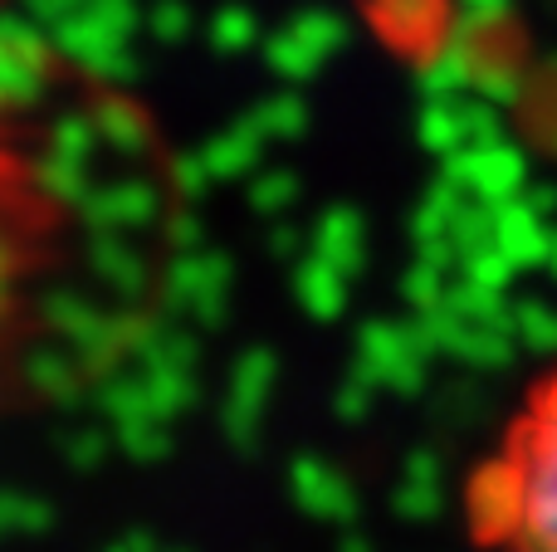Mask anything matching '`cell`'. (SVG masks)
I'll return each mask as SVG.
<instances>
[{
	"label": "cell",
	"instance_id": "cell-11",
	"mask_svg": "<svg viewBox=\"0 0 557 552\" xmlns=\"http://www.w3.org/2000/svg\"><path fill=\"white\" fill-rule=\"evenodd\" d=\"M401 293H406V303H411V313L441 309L445 293H450V269H441V264H431V260H416L411 269L401 274Z\"/></svg>",
	"mask_w": 557,
	"mask_h": 552
},
{
	"label": "cell",
	"instance_id": "cell-9",
	"mask_svg": "<svg viewBox=\"0 0 557 552\" xmlns=\"http://www.w3.org/2000/svg\"><path fill=\"white\" fill-rule=\"evenodd\" d=\"M509 333H513L519 348L543 352V357H548V352H557V309L553 303H543V299H513Z\"/></svg>",
	"mask_w": 557,
	"mask_h": 552
},
{
	"label": "cell",
	"instance_id": "cell-17",
	"mask_svg": "<svg viewBox=\"0 0 557 552\" xmlns=\"http://www.w3.org/2000/svg\"><path fill=\"white\" fill-rule=\"evenodd\" d=\"M294 240H298V235H294V230H278V235H274V244H278V254H288V244H294Z\"/></svg>",
	"mask_w": 557,
	"mask_h": 552
},
{
	"label": "cell",
	"instance_id": "cell-1",
	"mask_svg": "<svg viewBox=\"0 0 557 552\" xmlns=\"http://www.w3.org/2000/svg\"><path fill=\"white\" fill-rule=\"evenodd\" d=\"M513 455H519L523 485H529L523 524L513 534V543H519V552H557V391L553 387L539 391Z\"/></svg>",
	"mask_w": 557,
	"mask_h": 552
},
{
	"label": "cell",
	"instance_id": "cell-3",
	"mask_svg": "<svg viewBox=\"0 0 557 552\" xmlns=\"http://www.w3.org/2000/svg\"><path fill=\"white\" fill-rule=\"evenodd\" d=\"M523 465L519 455H499L490 465L474 469L470 489H465V514H470V528L484 538V543H509L523 524Z\"/></svg>",
	"mask_w": 557,
	"mask_h": 552
},
{
	"label": "cell",
	"instance_id": "cell-12",
	"mask_svg": "<svg viewBox=\"0 0 557 552\" xmlns=\"http://www.w3.org/2000/svg\"><path fill=\"white\" fill-rule=\"evenodd\" d=\"M372 397H376V387L352 372V377L337 387V421H367V411H372Z\"/></svg>",
	"mask_w": 557,
	"mask_h": 552
},
{
	"label": "cell",
	"instance_id": "cell-16",
	"mask_svg": "<svg viewBox=\"0 0 557 552\" xmlns=\"http://www.w3.org/2000/svg\"><path fill=\"white\" fill-rule=\"evenodd\" d=\"M523 201H529L533 211H543L548 221H557V191H533V196H523Z\"/></svg>",
	"mask_w": 557,
	"mask_h": 552
},
{
	"label": "cell",
	"instance_id": "cell-7",
	"mask_svg": "<svg viewBox=\"0 0 557 552\" xmlns=\"http://www.w3.org/2000/svg\"><path fill=\"white\" fill-rule=\"evenodd\" d=\"M294 289L304 313H313V323H337L347 313V299H352V274L327 264L323 254H308L294 274Z\"/></svg>",
	"mask_w": 557,
	"mask_h": 552
},
{
	"label": "cell",
	"instance_id": "cell-2",
	"mask_svg": "<svg viewBox=\"0 0 557 552\" xmlns=\"http://www.w3.org/2000/svg\"><path fill=\"white\" fill-rule=\"evenodd\" d=\"M431 357L435 352L425 348L421 328L416 323H367L357 328V357L352 372L367 377L376 391H401V397H416L431 381Z\"/></svg>",
	"mask_w": 557,
	"mask_h": 552
},
{
	"label": "cell",
	"instance_id": "cell-8",
	"mask_svg": "<svg viewBox=\"0 0 557 552\" xmlns=\"http://www.w3.org/2000/svg\"><path fill=\"white\" fill-rule=\"evenodd\" d=\"M313 254H323V260L337 264L343 274L362 269V264H367V221H362V211L333 205V211L318 215V225H313Z\"/></svg>",
	"mask_w": 557,
	"mask_h": 552
},
{
	"label": "cell",
	"instance_id": "cell-5",
	"mask_svg": "<svg viewBox=\"0 0 557 552\" xmlns=\"http://www.w3.org/2000/svg\"><path fill=\"white\" fill-rule=\"evenodd\" d=\"M553 225L543 211H533L529 201H504L494 205V244H499L504 254H509L519 269H539V264H548V244H553Z\"/></svg>",
	"mask_w": 557,
	"mask_h": 552
},
{
	"label": "cell",
	"instance_id": "cell-6",
	"mask_svg": "<svg viewBox=\"0 0 557 552\" xmlns=\"http://www.w3.org/2000/svg\"><path fill=\"white\" fill-rule=\"evenodd\" d=\"M450 181H460L470 196H480V201L490 205H504L513 201V196L523 191V156L519 152H480L470 156V162H455L450 166Z\"/></svg>",
	"mask_w": 557,
	"mask_h": 552
},
{
	"label": "cell",
	"instance_id": "cell-15",
	"mask_svg": "<svg viewBox=\"0 0 557 552\" xmlns=\"http://www.w3.org/2000/svg\"><path fill=\"white\" fill-rule=\"evenodd\" d=\"M337 552H372V538H367L357 524H347V534H343V543H337Z\"/></svg>",
	"mask_w": 557,
	"mask_h": 552
},
{
	"label": "cell",
	"instance_id": "cell-10",
	"mask_svg": "<svg viewBox=\"0 0 557 552\" xmlns=\"http://www.w3.org/2000/svg\"><path fill=\"white\" fill-rule=\"evenodd\" d=\"M392 509H396V518H406V524H431V518L445 509V485L441 479L401 475V485H396V494H392Z\"/></svg>",
	"mask_w": 557,
	"mask_h": 552
},
{
	"label": "cell",
	"instance_id": "cell-13",
	"mask_svg": "<svg viewBox=\"0 0 557 552\" xmlns=\"http://www.w3.org/2000/svg\"><path fill=\"white\" fill-rule=\"evenodd\" d=\"M401 475H411V479H441V485H445V460L435 455L431 446H421V450H411V455H406Z\"/></svg>",
	"mask_w": 557,
	"mask_h": 552
},
{
	"label": "cell",
	"instance_id": "cell-14",
	"mask_svg": "<svg viewBox=\"0 0 557 552\" xmlns=\"http://www.w3.org/2000/svg\"><path fill=\"white\" fill-rule=\"evenodd\" d=\"M441 401H445V411H450L455 421H480V416H484V397H480V391L450 387V391H445Z\"/></svg>",
	"mask_w": 557,
	"mask_h": 552
},
{
	"label": "cell",
	"instance_id": "cell-18",
	"mask_svg": "<svg viewBox=\"0 0 557 552\" xmlns=\"http://www.w3.org/2000/svg\"><path fill=\"white\" fill-rule=\"evenodd\" d=\"M548 269H553V279H557V225H553V244H548Z\"/></svg>",
	"mask_w": 557,
	"mask_h": 552
},
{
	"label": "cell",
	"instance_id": "cell-4",
	"mask_svg": "<svg viewBox=\"0 0 557 552\" xmlns=\"http://www.w3.org/2000/svg\"><path fill=\"white\" fill-rule=\"evenodd\" d=\"M294 499L304 504V514L318 518V524H337V528L357 524V489H352V479H347L337 465L318 460V455L294 460Z\"/></svg>",
	"mask_w": 557,
	"mask_h": 552
}]
</instances>
